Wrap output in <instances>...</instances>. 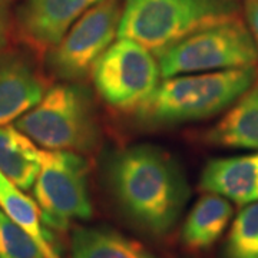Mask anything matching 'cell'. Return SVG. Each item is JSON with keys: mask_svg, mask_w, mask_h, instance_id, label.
<instances>
[{"mask_svg": "<svg viewBox=\"0 0 258 258\" xmlns=\"http://www.w3.org/2000/svg\"><path fill=\"white\" fill-rule=\"evenodd\" d=\"M42 148L15 126H0V172L23 191L33 188Z\"/></svg>", "mask_w": 258, "mask_h": 258, "instance_id": "cell-16", "label": "cell"}, {"mask_svg": "<svg viewBox=\"0 0 258 258\" xmlns=\"http://www.w3.org/2000/svg\"><path fill=\"white\" fill-rule=\"evenodd\" d=\"M10 32L9 0H0V50L8 43Z\"/></svg>", "mask_w": 258, "mask_h": 258, "instance_id": "cell-20", "label": "cell"}, {"mask_svg": "<svg viewBox=\"0 0 258 258\" xmlns=\"http://www.w3.org/2000/svg\"><path fill=\"white\" fill-rule=\"evenodd\" d=\"M123 0H101L86 10L46 53V68L60 82H82L118 37Z\"/></svg>", "mask_w": 258, "mask_h": 258, "instance_id": "cell-8", "label": "cell"}, {"mask_svg": "<svg viewBox=\"0 0 258 258\" xmlns=\"http://www.w3.org/2000/svg\"><path fill=\"white\" fill-rule=\"evenodd\" d=\"M15 128L47 151L89 154L99 147L102 129L92 92L82 82L49 86L35 108Z\"/></svg>", "mask_w": 258, "mask_h": 258, "instance_id": "cell-3", "label": "cell"}, {"mask_svg": "<svg viewBox=\"0 0 258 258\" xmlns=\"http://www.w3.org/2000/svg\"><path fill=\"white\" fill-rule=\"evenodd\" d=\"M98 2L101 0H23L15 16L16 33L30 50L46 56Z\"/></svg>", "mask_w": 258, "mask_h": 258, "instance_id": "cell-9", "label": "cell"}, {"mask_svg": "<svg viewBox=\"0 0 258 258\" xmlns=\"http://www.w3.org/2000/svg\"><path fill=\"white\" fill-rule=\"evenodd\" d=\"M71 258H159L139 241L108 227H76Z\"/></svg>", "mask_w": 258, "mask_h": 258, "instance_id": "cell-14", "label": "cell"}, {"mask_svg": "<svg viewBox=\"0 0 258 258\" xmlns=\"http://www.w3.org/2000/svg\"><path fill=\"white\" fill-rule=\"evenodd\" d=\"M95 91L109 108L135 112L157 91L162 76L155 56L137 42L119 37L93 64Z\"/></svg>", "mask_w": 258, "mask_h": 258, "instance_id": "cell-7", "label": "cell"}, {"mask_svg": "<svg viewBox=\"0 0 258 258\" xmlns=\"http://www.w3.org/2000/svg\"><path fill=\"white\" fill-rule=\"evenodd\" d=\"M224 258H258V201L244 205L231 224Z\"/></svg>", "mask_w": 258, "mask_h": 258, "instance_id": "cell-17", "label": "cell"}, {"mask_svg": "<svg viewBox=\"0 0 258 258\" xmlns=\"http://www.w3.org/2000/svg\"><path fill=\"white\" fill-rule=\"evenodd\" d=\"M240 0H123L118 37L159 53L204 29L240 19Z\"/></svg>", "mask_w": 258, "mask_h": 258, "instance_id": "cell-4", "label": "cell"}, {"mask_svg": "<svg viewBox=\"0 0 258 258\" xmlns=\"http://www.w3.org/2000/svg\"><path fill=\"white\" fill-rule=\"evenodd\" d=\"M0 258H45L37 242L0 210Z\"/></svg>", "mask_w": 258, "mask_h": 258, "instance_id": "cell-18", "label": "cell"}, {"mask_svg": "<svg viewBox=\"0 0 258 258\" xmlns=\"http://www.w3.org/2000/svg\"><path fill=\"white\" fill-rule=\"evenodd\" d=\"M103 179L120 214L135 228L155 238L175 228L191 197L178 161L165 149L148 144L108 154Z\"/></svg>", "mask_w": 258, "mask_h": 258, "instance_id": "cell-1", "label": "cell"}, {"mask_svg": "<svg viewBox=\"0 0 258 258\" xmlns=\"http://www.w3.org/2000/svg\"><path fill=\"white\" fill-rule=\"evenodd\" d=\"M234 208L218 194L207 192L194 204L181 228L184 247L194 252L210 249L230 225Z\"/></svg>", "mask_w": 258, "mask_h": 258, "instance_id": "cell-13", "label": "cell"}, {"mask_svg": "<svg viewBox=\"0 0 258 258\" xmlns=\"http://www.w3.org/2000/svg\"><path fill=\"white\" fill-rule=\"evenodd\" d=\"M207 145L258 151V79L203 134Z\"/></svg>", "mask_w": 258, "mask_h": 258, "instance_id": "cell-12", "label": "cell"}, {"mask_svg": "<svg viewBox=\"0 0 258 258\" xmlns=\"http://www.w3.org/2000/svg\"><path fill=\"white\" fill-rule=\"evenodd\" d=\"M88 181L89 164L83 155L42 148L33 195L47 228L64 231L74 221L92 217Z\"/></svg>", "mask_w": 258, "mask_h": 258, "instance_id": "cell-6", "label": "cell"}, {"mask_svg": "<svg viewBox=\"0 0 258 258\" xmlns=\"http://www.w3.org/2000/svg\"><path fill=\"white\" fill-rule=\"evenodd\" d=\"M0 210L15 224L36 241L45 258H60L53 234L43 222L42 211L36 201L23 192L19 186L12 184L0 172Z\"/></svg>", "mask_w": 258, "mask_h": 258, "instance_id": "cell-15", "label": "cell"}, {"mask_svg": "<svg viewBox=\"0 0 258 258\" xmlns=\"http://www.w3.org/2000/svg\"><path fill=\"white\" fill-rule=\"evenodd\" d=\"M258 79V66L164 78L138 111L141 126L168 128L227 111Z\"/></svg>", "mask_w": 258, "mask_h": 258, "instance_id": "cell-2", "label": "cell"}, {"mask_svg": "<svg viewBox=\"0 0 258 258\" xmlns=\"http://www.w3.org/2000/svg\"><path fill=\"white\" fill-rule=\"evenodd\" d=\"M161 76L257 66L258 50L241 19L204 29L157 53Z\"/></svg>", "mask_w": 258, "mask_h": 258, "instance_id": "cell-5", "label": "cell"}, {"mask_svg": "<svg viewBox=\"0 0 258 258\" xmlns=\"http://www.w3.org/2000/svg\"><path fill=\"white\" fill-rule=\"evenodd\" d=\"M244 12L248 30L258 50V0H244Z\"/></svg>", "mask_w": 258, "mask_h": 258, "instance_id": "cell-19", "label": "cell"}, {"mask_svg": "<svg viewBox=\"0 0 258 258\" xmlns=\"http://www.w3.org/2000/svg\"><path fill=\"white\" fill-rule=\"evenodd\" d=\"M200 188L238 205L257 203L258 152L208 161L200 176Z\"/></svg>", "mask_w": 258, "mask_h": 258, "instance_id": "cell-11", "label": "cell"}, {"mask_svg": "<svg viewBox=\"0 0 258 258\" xmlns=\"http://www.w3.org/2000/svg\"><path fill=\"white\" fill-rule=\"evenodd\" d=\"M47 89V78L29 56L0 55V126L35 108Z\"/></svg>", "mask_w": 258, "mask_h": 258, "instance_id": "cell-10", "label": "cell"}]
</instances>
